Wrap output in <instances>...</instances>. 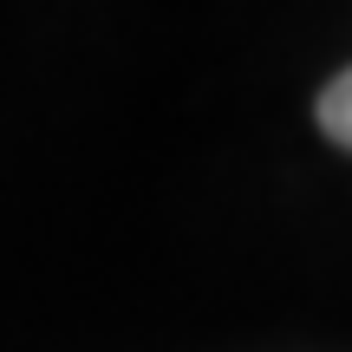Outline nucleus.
Instances as JSON below:
<instances>
[{
	"mask_svg": "<svg viewBox=\"0 0 352 352\" xmlns=\"http://www.w3.org/2000/svg\"><path fill=\"white\" fill-rule=\"evenodd\" d=\"M320 131H327L340 151H352V65L320 91Z\"/></svg>",
	"mask_w": 352,
	"mask_h": 352,
	"instance_id": "nucleus-1",
	"label": "nucleus"
}]
</instances>
